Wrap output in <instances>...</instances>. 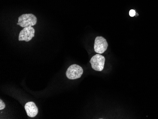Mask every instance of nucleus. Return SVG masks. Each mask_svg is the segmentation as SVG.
Here are the masks:
<instances>
[{"instance_id": "obj_7", "label": "nucleus", "mask_w": 158, "mask_h": 119, "mask_svg": "<svg viewBox=\"0 0 158 119\" xmlns=\"http://www.w3.org/2000/svg\"><path fill=\"white\" fill-rule=\"evenodd\" d=\"M5 107V104L4 103L2 102V100H0V110H3Z\"/></svg>"}, {"instance_id": "obj_5", "label": "nucleus", "mask_w": 158, "mask_h": 119, "mask_svg": "<svg viewBox=\"0 0 158 119\" xmlns=\"http://www.w3.org/2000/svg\"><path fill=\"white\" fill-rule=\"evenodd\" d=\"M108 47V43L106 40L102 36L96 37L95 40V51L98 54H103L106 50Z\"/></svg>"}, {"instance_id": "obj_1", "label": "nucleus", "mask_w": 158, "mask_h": 119, "mask_svg": "<svg viewBox=\"0 0 158 119\" xmlns=\"http://www.w3.org/2000/svg\"><path fill=\"white\" fill-rule=\"evenodd\" d=\"M37 23V18L34 15L30 14H24L19 17L17 25L21 27L25 28L28 26H33Z\"/></svg>"}, {"instance_id": "obj_2", "label": "nucleus", "mask_w": 158, "mask_h": 119, "mask_svg": "<svg viewBox=\"0 0 158 119\" xmlns=\"http://www.w3.org/2000/svg\"><path fill=\"white\" fill-rule=\"evenodd\" d=\"M82 67L78 65L73 64L70 66L66 72L67 78L69 79L75 80L79 79L83 74Z\"/></svg>"}, {"instance_id": "obj_4", "label": "nucleus", "mask_w": 158, "mask_h": 119, "mask_svg": "<svg viewBox=\"0 0 158 119\" xmlns=\"http://www.w3.org/2000/svg\"><path fill=\"white\" fill-rule=\"evenodd\" d=\"M35 29L32 26H28L24 28L22 31H20L19 36V40L30 41L35 36Z\"/></svg>"}, {"instance_id": "obj_8", "label": "nucleus", "mask_w": 158, "mask_h": 119, "mask_svg": "<svg viewBox=\"0 0 158 119\" xmlns=\"http://www.w3.org/2000/svg\"><path fill=\"white\" fill-rule=\"evenodd\" d=\"M136 12L134 10H131L129 11V15L131 17H134L135 15Z\"/></svg>"}, {"instance_id": "obj_3", "label": "nucleus", "mask_w": 158, "mask_h": 119, "mask_svg": "<svg viewBox=\"0 0 158 119\" xmlns=\"http://www.w3.org/2000/svg\"><path fill=\"white\" fill-rule=\"evenodd\" d=\"M89 62L92 69L97 71H102L104 67L105 58L102 55L97 54L93 56Z\"/></svg>"}, {"instance_id": "obj_6", "label": "nucleus", "mask_w": 158, "mask_h": 119, "mask_svg": "<svg viewBox=\"0 0 158 119\" xmlns=\"http://www.w3.org/2000/svg\"><path fill=\"white\" fill-rule=\"evenodd\" d=\"M25 109L27 115L31 118H33L37 116L38 113V107L34 102H30L26 104Z\"/></svg>"}]
</instances>
